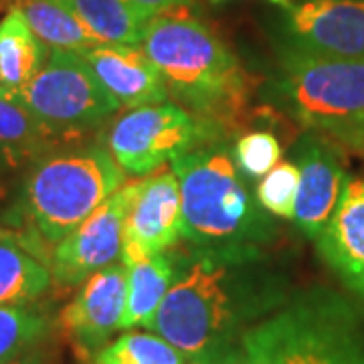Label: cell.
Listing matches in <instances>:
<instances>
[{"instance_id": "cell-10", "label": "cell", "mask_w": 364, "mask_h": 364, "mask_svg": "<svg viewBox=\"0 0 364 364\" xmlns=\"http://www.w3.org/2000/svg\"><path fill=\"white\" fill-rule=\"evenodd\" d=\"M286 45L298 51L364 61V0H291Z\"/></svg>"}, {"instance_id": "cell-28", "label": "cell", "mask_w": 364, "mask_h": 364, "mask_svg": "<svg viewBox=\"0 0 364 364\" xmlns=\"http://www.w3.org/2000/svg\"><path fill=\"white\" fill-rule=\"evenodd\" d=\"M348 148H350V150H356V152H360V154H364V130L354 138V142H352Z\"/></svg>"}, {"instance_id": "cell-13", "label": "cell", "mask_w": 364, "mask_h": 364, "mask_svg": "<svg viewBox=\"0 0 364 364\" xmlns=\"http://www.w3.org/2000/svg\"><path fill=\"white\" fill-rule=\"evenodd\" d=\"M291 154L299 168L294 223L308 239L316 241L338 205L348 176L336 146L320 134H304L294 144Z\"/></svg>"}, {"instance_id": "cell-14", "label": "cell", "mask_w": 364, "mask_h": 364, "mask_svg": "<svg viewBox=\"0 0 364 364\" xmlns=\"http://www.w3.org/2000/svg\"><path fill=\"white\" fill-rule=\"evenodd\" d=\"M316 245L344 287L364 301V181H346Z\"/></svg>"}, {"instance_id": "cell-26", "label": "cell", "mask_w": 364, "mask_h": 364, "mask_svg": "<svg viewBox=\"0 0 364 364\" xmlns=\"http://www.w3.org/2000/svg\"><path fill=\"white\" fill-rule=\"evenodd\" d=\"M134 4L150 21L160 14H178L195 4V0H134Z\"/></svg>"}, {"instance_id": "cell-24", "label": "cell", "mask_w": 364, "mask_h": 364, "mask_svg": "<svg viewBox=\"0 0 364 364\" xmlns=\"http://www.w3.org/2000/svg\"><path fill=\"white\" fill-rule=\"evenodd\" d=\"M299 188V168L296 162H277L255 188L257 203L273 217L294 221Z\"/></svg>"}, {"instance_id": "cell-19", "label": "cell", "mask_w": 364, "mask_h": 364, "mask_svg": "<svg viewBox=\"0 0 364 364\" xmlns=\"http://www.w3.org/2000/svg\"><path fill=\"white\" fill-rule=\"evenodd\" d=\"M61 138L45 128L25 105L0 93V160L16 166L49 154Z\"/></svg>"}, {"instance_id": "cell-25", "label": "cell", "mask_w": 364, "mask_h": 364, "mask_svg": "<svg viewBox=\"0 0 364 364\" xmlns=\"http://www.w3.org/2000/svg\"><path fill=\"white\" fill-rule=\"evenodd\" d=\"M282 158V146L272 132H249L243 134L233 148L237 168L249 178H261L272 172Z\"/></svg>"}, {"instance_id": "cell-9", "label": "cell", "mask_w": 364, "mask_h": 364, "mask_svg": "<svg viewBox=\"0 0 364 364\" xmlns=\"http://www.w3.org/2000/svg\"><path fill=\"white\" fill-rule=\"evenodd\" d=\"M140 186L142 181H134L117 188L102 207L53 247L49 269L59 286H81L119 257L124 219Z\"/></svg>"}, {"instance_id": "cell-23", "label": "cell", "mask_w": 364, "mask_h": 364, "mask_svg": "<svg viewBox=\"0 0 364 364\" xmlns=\"http://www.w3.org/2000/svg\"><path fill=\"white\" fill-rule=\"evenodd\" d=\"M91 364H191L168 340L148 332H126L93 356Z\"/></svg>"}, {"instance_id": "cell-6", "label": "cell", "mask_w": 364, "mask_h": 364, "mask_svg": "<svg viewBox=\"0 0 364 364\" xmlns=\"http://www.w3.org/2000/svg\"><path fill=\"white\" fill-rule=\"evenodd\" d=\"M263 95L304 130L344 146L364 130V61L316 57L284 45Z\"/></svg>"}, {"instance_id": "cell-15", "label": "cell", "mask_w": 364, "mask_h": 364, "mask_svg": "<svg viewBox=\"0 0 364 364\" xmlns=\"http://www.w3.org/2000/svg\"><path fill=\"white\" fill-rule=\"evenodd\" d=\"M79 53L119 105L134 109L164 104L168 100V90L160 71L138 45L105 43Z\"/></svg>"}, {"instance_id": "cell-11", "label": "cell", "mask_w": 364, "mask_h": 364, "mask_svg": "<svg viewBox=\"0 0 364 364\" xmlns=\"http://www.w3.org/2000/svg\"><path fill=\"white\" fill-rule=\"evenodd\" d=\"M182 239L181 184L174 172H158L144 178L124 219L122 265L166 253Z\"/></svg>"}, {"instance_id": "cell-12", "label": "cell", "mask_w": 364, "mask_h": 364, "mask_svg": "<svg viewBox=\"0 0 364 364\" xmlns=\"http://www.w3.org/2000/svg\"><path fill=\"white\" fill-rule=\"evenodd\" d=\"M128 294V272L112 263L87 277L61 312V326L83 363L109 344L119 330Z\"/></svg>"}, {"instance_id": "cell-3", "label": "cell", "mask_w": 364, "mask_h": 364, "mask_svg": "<svg viewBox=\"0 0 364 364\" xmlns=\"http://www.w3.org/2000/svg\"><path fill=\"white\" fill-rule=\"evenodd\" d=\"M181 184L182 239L196 249H265L277 225L249 193L233 156L221 144L172 158Z\"/></svg>"}, {"instance_id": "cell-31", "label": "cell", "mask_w": 364, "mask_h": 364, "mask_svg": "<svg viewBox=\"0 0 364 364\" xmlns=\"http://www.w3.org/2000/svg\"><path fill=\"white\" fill-rule=\"evenodd\" d=\"M6 2H9V0H6Z\"/></svg>"}, {"instance_id": "cell-8", "label": "cell", "mask_w": 364, "mask_h": 364, "mask_svg": "<svg viewBox=\"0 0 364 364\" xmlns=\"http://www.w3.org/2000/svg\"><path fill=\"white\" fill-rule=\"evenodd\" d=\"M219 138L178 104L134 107L107 134V148L119 168L146 176L168 160Z\"/></svg>"}, {"instance_id": "cell-2", "label": "cell", "mask_w": 364, "mask_h": 364, "mask_svg": "<svg viewBox=\"0 0 364 364\" xmlns=\"http://www.w3.org/2000/svg\"><path fill=\"white\" fill-rule=\"evenodd\" d=\"M142 45L181 107L219 138L243 126L247 71L207 25L186 14H160L146 26Z\"/></svg>"}, {"instance_id": "cell-4", "label": "cell", "mask_w": 364, "mask_h": 364, "mask_svg": "<svg viewBox=\"0 0 364 364\" xmlns=\"http://www.w3.org/2000/svg\"><path fill=\"white\" fill-rule=\"evenodd\" d=\"M239 364H364L363 308L332 287L294 289L245 334Z\"/></svg>"}, {"instance_id": "cell-22", "label": "cell", "mask_w": 364, "mask_h": 364, "mask_svg": "<svg viewBox=\"0 0 364 364\" xmlns=\"http://www.w3.org/2000/svg\"><path fill=\"white\" fill-rule=\"evenodd\" d=\"M49 314L39 306H0V364H11L39 348L51 334Z\"/></svg>"}, {"instance_id": "cell-5", "label": "cell", "mask_w": 364, "mask_h": 364, "mask_svg": "<svg viewBox=\"0 0 364 364\" xmlns=\"http://www.w3.org/2000/svg\"><path fill=\"white\" fill-rule=\"evenodd\" d=\"M124 186V170L100 144L49 152L26 172L11 227H33L49 243L61 239Z\"/></svg>"}, {"instance_id": "cell-20", "label": "cell", "mask_w": 364, "mask_h": 364, "mask_svg": "<svg viewBox=\"0 0 364 364\" xmlns=\"http://www.w3.org/2000/svg\"><path fill=\"white\" fill-rule=\"evenodd\" d=\"M93 35L102 43L140 45L150 18L134 0H67Z\"/></svg>"}, {"instance_id": "cell-21", "label": "cell", "mask_w": 364, "mask_h": 364, "mask_svg": "<svg viewBox=\"0 0 364 364\" xmlns=\"http://www.w3.org/2000/svg\"><path fill=\"white\" fill-rule=\"evenodd\" d=\"M51 269L18 245H0V306L39 299L51 286Z\"/></svg>"}, {"instance_id": "cell-7", "label": "cell", "mask_w": 364, "mask_h": 364, "mask_svg": "<svg viewBox=\"0 0 364 364\" xmlns=\"http://www.w3.org/2000/svg\"><path fill=\"white\" fill-rule=\"evenodd\" d=\"M11 97L57 138L93 130L119 109L117 100L105 90L83 55L67 49H51L37 75Z\"/></svg>"}, {"instance_id": "cell-30", "label": "cell", "mask_w": 364, "mask_h": 364, "mask_svg": "<svg viewBox=\"0 0 364 364\" xmlns=\"http://www.w3.org/2000/svg\"><path fill=\"white\" fill-rule=\"evenodd\" d=\"M0 166H2V160H0Z\"/></svg>"}, {"instance_id": "cell-27", "label": "cell", "mask_w": 364, "mask_h": 364, "mask_svg": "<svg viewBox=\"0 0 364 364\" xmlns=\"http://www.w3.org/2000/svg\"><path fill=\"white\" fill-rule=\"evenodd\" d=\"M11 364H47V360H45V354H43V350L35 348V350L26 352L25 356H21L18 360H14V363Z\"/></svg>"}, {"instance_id": "cell-29", "label": "cell", "mask_w": 364, "mask_h": 364, "mask_svg": "<svg viewBox=\"0 0 364 364\" xmlns=\"http://www.w3.org/2000/svg\"><path fill=\"white\" fill-rule=\"evenodd\" d=\"M213 2H223V0H213ZM273 4H277V6H282V9H287L289 4H291V0H269Z\"/></svg>"}, {"instance_id": "cell-1", "label": "cell", "mask_w": 364, "mask_h": 364, "mask_svg": "<svg viewBox=\"0 0 364 364\" xmlns=\"http://www.w3.org/2000/svg\"><path fill=\"white\" fill-rule=\"evenodd\" d=\"M294 287L265 249H196L178 257V275L152 332L191 364H239L243 338Z\"/></svg>"}, {"instance_id": "cell-16", "label": "cell", "mask_w": 364, "mask_h": 364, "mask_svg": "<svg viewBox=\"0 0 364 364\" xmlns=\"http://www.w3.org/2000/svg\"><path fill=\"white\" fill-rule=\"evenodd\" d=\"M51 47L33 33L25 14L9 9L0 21V93L14 95L37 75Z\"/></svg>"}, {"instance_id": "cell-17", "label": "cell", "mask_w": 364, "mask_h": 364, "mask_svg": "<svg viewBox=\"0 0 364 364\" xmlns=\"http://www.w3.org/2000/svg\"><path fill=\"white\" fill-rule=\"evenodd\" d=\"M128 272V294L122 314L119 330H130L136 326L152 328L154 316L166 298L168 289L178 275V257L160 253L154 257L138 261L126 267Z\"/></svg>"}, {"instance_id": "cell-18", "label": "cell", "mask_w": 364, "mask_h": 364, "mask_svg": "<svg viewBox=\"0 0 364 364\" xmlns=\"http://www.w3.org/2000/svg\"><path fill=\"white\" fill-rule=\"evenodd\" d=\"M11 9L25 14L33 33L51 49L83 51L104 45L93 35L67 0H9Z\"/></svg>"}]
</instances>
